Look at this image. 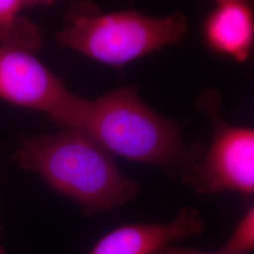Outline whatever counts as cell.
<instances>
[{"mask_svg": "<svg viewBox=\"0 0 254 254\" xmlns=\"http://www.w3.org/2000/svg\"><path fill=\"white\" fill-rule=\"evenodd\" d=\"M0 254H3V253H2V251H1V249H0Z\"/></svg>", "mask_w": 254, "mask_h": 254, "instance_id": "11", "label": "cell"}, {"mask_svg": "<svg viewBox=\"0 0 254 254\" xmlns=\"http://www.w3.org/2000/svg\"><path fill=\"white\" fill-rule=\"evenodd\" d=\"M204 227L199 210L185 206L170 222L130 223L116 228L88 254H154L175 241L200 235Z\"/></svg>", "mask_w": 254, "mask_h": 254, "instance_id": "6", "label": "cell"}, {"mask_svg": "<svg viewBox=\"0 0 254 254\" xmlns=\"http://www.w3.org/2000/svg\"><path fill=\"white\" fill-rule=\"evenodd\" d=\"M220 96L214 91L203 93L198 106L214 124L211 146L182 181L197 193L216 194L236 191L244 195L254 192V131L249 127L227 124L218 108Z\"/></svg>", "mask_w": 254, "mask_h": 254, "instance_id": "5", "label": "cell"}, {"mask_svg": "<svg viewBox=\"0 0 254 254\" xmlns=\"http://www.w3.org/2000/svg\"><path fill=\"white\" fill-rule=\"evenodd\" d=\"M188 23L176 12L152 17L135 10L103 13L94 4H82L68 13L59 41L109 65H124L168 45L183 41Z\"/></svg>", "mask_w": 254, "mask_h": 254, "instance_id": "3", "label": "cell"}, {"mask_svg": "<svg viewBox=\"0 0 254 254\" xmlns=\"http://www.w3.org/2000/svg\"><path fill=\"white\" fill-rule=\"evenodd\" d=\"M154 254H220L218 253H207V252H201L199 250L189 249L184 247H178L173 244L165 246L162 249H160L158 252Z\"/></svg>", "mask_w": 254, "mask_h": 254, "instance_id": "10", "label": "cell"}, {"mask_svg": "<svg viewBox=\"0 0 254 254\" xmlns=\"http://www.w3.org/2000/svg\"><path fill=\"white\" fill-rule=\"evenodd\" d=\"M85 133L109 154L153 165L181 181L204 154L183 140L173 120L148 107L136 87L119 88L93 101Z\"/></svg>", "mask_w": 254, "mask_h": 254, "instance_id": "2", "label": "cell"}, {"mask_svg": "<svg viewBox=\"0 0 254 254\" xmlns=\"http://www.w3.org/2000/svg\"><path fill=\"white\" fill-rule=\"evenodd\" d=\"M15 160L74 200L88 217L126 203L139 190L111 154L81 130L30 136L17 149Z\"/></svg>", "mask_w": 254, "mask_h": 254, "instance_id": "1", "label": "cell"}, {"mask_svg": "<svg viewBox=\"0 0 254 254\" xmlns=\"http://www.w3.org/2000/svg\"><path fill=\"white\" fill-rule=\"evenodd\" d=\"M0 97L83 132L93 109V101L72 93L32 53L4 46H0Z\"/></svg>", "mask_w": 254, "mask_h": 254, "instance_id": "4", "label": "cell"}, {"mask_svg": "<svg viewBox=\"0 0 254 254\" xmlns=\"http://www.w3.org/2000/svg\"><path fill=\"white\" fill-rule=\"evenodd\" d=\"M205 41L218 54L242 63L250 57L254 38V12L245 1L221 0L203 27Z\"/></svg>", "mask_w": 254, "mask_h": 254, "instance_id": "7", "label": "cell"}, {"mask_svg": "<svg viewBox=\"0 0 254 254\" xmlns=\"http://www.w3.org/2000/svg\"><path fill=\"white\" fill-rule=\"evenodd\" d=\"M37 1L0 0V42L10 47L34 53L42 45L38 27L18 15L21 9L38 5Z\"/></svg>", "mask_w": 254, "mask_h": 254, "instance_id": "8", "label": "cell"}, {"mask_svg": "<svg viewBox=\"0 0 254 254\" xmlns=\"http://www.w3.org/2000/svg\"><path fill=\"white\" fill-rule=\"evenodd\" d=\"M254 249V207L247 211L233 235L218 251L220 254H250Z\"/></svg>", "mask_w": 254, "mask_h": 254, "instance_id": "9", "label": "cell"}]
</instances>
